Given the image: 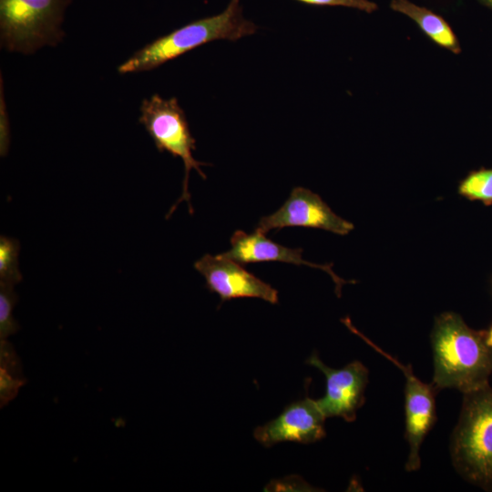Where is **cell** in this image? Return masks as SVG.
<instances>
[{"label": "cell", "instance_id": "1", "mask_svg": "<svg viewBox=\"0 0 492 492\" xmlns=\"http://www.w3.org/2000/svg\"><path fill=\"white\" fill-rule=\"evenodd\" d=\"M430 339L432 384L437 391L454 388L466 394L488 384L492 348L483 331L471 329L459 314L449 312L436 319Z\"/></svg>", "mask_w": 492, "mask_h": 492}, {"label": "cell", "instance_id": "2", "mask_svg": "<svg viewBox=\"0 0 492 492\" xmlns=\"http://www.w3.org/2000/svg\"><path fill=\"white\" fill-rule=\"evenodd\" d=\"M257 30L253 22L244 18L241 0H230L221 13L192 21L146 45L118 70L121 74L152 70L204 44L215 40L237 41Z\"/></svg>", "mask_w": 492, "mask_h": 492}, {"label": "cell", "instance_id": "3", "mask_svg": "<svg viewBox=\"0 0 492 492\" xmlns=\"http://www.w3.org/2000/svg\"><path fill=\"white\" fill-rule=\"evenodd\" d=\"M450 451L455 468L466 481L492 491V387L489 384L464 394Z\"/></svg>", "mask_w": 492, "mask_h": 492}, {"label": "cell", "instance_id": "4", "mask_svg": "<svg viewBox=\"0 0 492 492\" xmlns=\"http://www.w3.org/2000/svg\"><path fill=\"white\" fill-rule=\"evenodd\" d=\"M70 0H0L2 46L23 54L56 46Z\"/></svg>", "mask_w": 492, "mask_h": 492}, {"label": "cell", "instance_id": "5", "mask_svg": "<svg viewBox=\"0 0 492 492\" xmlns=\"http://www.w3.org/2000/svg\"><path fill=\"white\" fill-rule=\"evenodd\" d=\"M139 122L153 139L159 152L167 151L173 157L181 159L184 164L182 193L170 208L167 218L182 200L187 202L189 211L192 214L193 208L189 192L190 173L191 169H195L205 179L206 175L201 166H206L207 163L196 160L192 155L193 150L196 149V140L190 133L185 112L176 97L165 99L159 94H154L142 101Z\"/></svg>", "mask_w": 492, "mask_h": 492}, {"label": "cell", "instance_id": "6", "mask_svg": "<svg viewBox=\"0 0 492 492\" xmlns=\"http://www.w3.org/2000/svg\"><path fill=\"white\" fill-rule=\"evenodd\" d=\"M342 322L352 333L358 335L403 372L405 378V438L409 445L405 469L409 472L417 470L421 466L419 455L421 445L436 420L435 396L437 390L432 384H425L416 377L410 364H403L359 332L353 325L350 318L342 319Z\"/></svg>", "mask_w": 492, "mask_h": 492}, {"label": "cell", "instance_id": "7", "mask_svg": "<svg viewBox=\"0 0 492 492\" xmlns=\"http://www.w3.org/2000/svg\"><path fill=\"white\" fill-rule=\"evenodd\" d=\"M285 227L314 228L345 235L354 224L335 214L318 194L295 187L279 210L260 219L256 231L265 234Z\"/></svg>", "mask_w": 492, "mask_h": 492}, {"label": "cell", "instance_id": "8", "mask_svg": "<svg viewBox=\"0 0 492 492\" xmlns=\"http://www.w3.org/2000/svg\"><path fill=\"white\" fill-rule=\"evenodd\" d=\"M306 363L319 369L326 379V392L316 402L324 416L342 417L347 422L356 418L364 403L369 371L360 361H353L341 369L327 366L314 352Z\"/></svg>", "mask_w": 492, "mask_h": 492}, {"label": "cell", "instance_id": "9", "mask_svg": "<svg viewBox=\"0 0 492 492\" xmlns=\"http://www.w3.org/2000/svg\"><path fill=\"white\" fill-rule=\"evenodd\" d=\"M194 268L205 279L210 292L217 293L221 302L236 298H259L272 304L278 303V291L244 269L241 263L220 254L203 255Z\"/></svg>", "mask_w": 492, "mask_h": 492}, {"label": "cell", "instance_id": "10", "mask_svg": "<svg viewBox=\"0 0 492 492\" xmlns=\"http://www.w3.org/2000/svg\"><path fill=\"white\" fill-rule=\"evenodd\" d=\"M325 419L316 400L305 397L288 405L276 418L257 426L253 436L266 447L282 442L314 443L326 435Z\"/></svg>", "mask_w": 492, "mask_h": 492}, {"label": "cell", "instance_id": "11", "mask_svg": "<svg viewBox=\"0 0 492 492\" xmlns=\"http://www.w3.org/2000/svg\"><path fill=\"white\" fill-rule=\"evenodd\" d=\"M221 256L233 260L241 264L281 261L295 265H307L326 272L335 284V292L341 296L345 280L338 277L332 270L333 263L317 264L302 259V248H289L274 242L266 238L264 233L256 231L247 233L243 231H236L231 238V249Z\"/></svg>", "mask_w": 492, "mask_h": 492}, {"label": "cell", "instance_id": "12", "mask_svg": "<svg viewBox=\"0 0 492 492\" xmlns=\"http://www.w3.org/2000/svg\"><path fill=\"white\" fill-rule=\"evenodd\" d=\"M391 8L413 19L421 30L437 45L459 53L456 36L446 20L431 10L418 6L409 0H393Z\"/></svg>", "mask_w": 492, "mask_h": 492}, {"label": "cell", "instance_id": "13", "mask_svg": "<svg viewBox=\"0 0 492 492\" xmlns=\"http://www.w3.org/2000/svg\"><path fill=\"white\" fill-rule=\"evenodd\" d=\"M0 343V401L3 407L17 395L26 380L12 344L7 340H1Z\"/></svg>", "mask_w": 492, "mask_h": 492}, {"label": "cell", "instance_id": "14", "mask_svg": "<svg viewBox=\"0 0 492 492\" xmlns=\"http://www.w3.org/2000/svg\"><path fill=\"white\" fill-rule=\"evenodd\" d=\"M19 249L16 239L0 237V282L15 286L22 281L18 264Z\"/></svg>", "mask_w": 492, "mask_h": 492}, {"label": "cell", "instance_id": "15", "mask_svg": "<svg viewBox=\"0 0 492 492\" xmlns=\"http://www.w3.org/2000/svg\"><path fill=\"white\" fill-rule=\"evenodd\" d=\"M458 192L471 200H480L486 205L492 204V169L471 172L460 183Z\"/></svg>", "mask_w": 492, "mask_h": 492}, {"label": "cell", "instance_id": "16", "mask_svg": "<svg viewBox=\"0 0 492 492\" xmlns=\"http://www.w3.org/2000/svg\"><path fill=\"white\" fill-rule=\"evenodd\" d=\"M17 300L14 285L0 282V340H7L19 330V324L13 316Z\"/></svg>", "mask_w": 492, "mask_h": 492}, {"label": "cell", "instance_id": "17", "mask_svg": "<svg viewBox=\"0 0 492 492\" xmlns=\"http://www.w3.org/2000/svg\"><path fill=\"white\" fill-rule=\"evenodd\" d=\"M305 5L318 6H344L355 8L367 13H372L377 9L375 3L369 0H294Z\"/></svg>", "mask_w": 492, "mask_h": 492}, {"label": "cell", "instance_id": "18", "mask_svg": "<svg viewBox=\"0 0 492 492\" xmlns=\"http://www.w3.org/2000/svg\"><path fill=\"white\" fill-rule=\"evenodd\" d=\"M0 113V151L1 156H5L7 153L9 148L10 128L5 106V100L3 98V91H1Z\"/></svg>", "mask_w": 492, "mask_h": 492}, {"label": "cell", "instance_id": "19", "mask_svg": "<svg viewBox=\"0 0 492 492\" xmlns=\"http://www.w3.org/2000/svg\"><path fill=\"white\" fill-rule=\"evenodd\" d=\"M483 333H484L486 343H487L489 347L492 348V323H490L487 330L483 331Z\"/></svg>", "mask_w": 492, "mask_h": 492}, {"label": "cell", "instance_id": "20", "mask_svg": "<svg viewBox=\"0 0 492 492\" xmlns=\"http://www.w3.org/2000/svg\"><path fill=\"white\" fill-rule=\"evenodd\" d=\"M480 1L486 4L487 5L492 7V0H480Z\"/></svg>", "mask_w": 492, "mask_h": 492}]
</instances>
